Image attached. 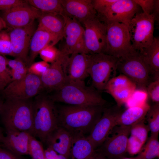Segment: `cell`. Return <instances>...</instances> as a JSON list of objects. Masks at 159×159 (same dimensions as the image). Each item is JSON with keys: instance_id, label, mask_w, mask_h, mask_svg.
Masks as SVG:
<instances>
[{"instance_id": "13", "label": "cell", "mask_w": 159, "mask_h": 159, "mask_svg": "<svg viewBox=\"0 0 159 159\" xmlns=\"http://www.w3.org/2000/svg\"><path fill=\"white\" fill-rule=\"evenodd\" d=\"M62 16L64 20L63 37L65 43L64 47L60 50L68 55L76 53L87 54L85 47L84 28L76 20Z\"/></svg>"}, {"instance_id": "43", "label": "cell", "mask_w": 159, "mask_h": 159, "mask_svg": "<svg viewBox=\"0 0 159 159\" xmlns=\"http://www.w3.org/2000/svg\"><path fill=\"white\" fill-rule=\"evenodd\" d=\"M0 159H24L22 155L16 154L0 147Z\"/></svg>"}, {"instance_id": "45", "label": "cell", "mask_w": 159, "mask_h": 159, "mask_svg": "<svg viewBox=\"0 0 159 159\" xmlns=\"http://www.w3.org/2000/svg\"><path fill=\"white\" fill-rule=\"evenodd\" d=\"M151 14H153L155 17V21L159 22V0H154L153 9Z\"/></svg>"}, {"instance_id": "2", "label": "cell", "mask_w": 159, "mask_h": 159, "mask_svg": "<svg viewBox=\"0 0 159 159\" xmlns=\"http://www.w3.org/2000/svg\"><path fill=\"white\" fill-rule=\"evenodd\" d=\"M54 102L81 106H104L106 101L92 86L86 85L84 81L66 80L60 88L49 95Z\"/></svg>"}, {"instance_id": "35", "label": "cell", "mask_w": 159, "mask_h": 159, "mask_svg": "<svg viewBox=\"0 0 159 159\" xmlns=\"http://www.w3.org/2000/svg\"><path fill=\"white\" fill-rule=\"evenodd\" d=\"M0 54L13 57L11 43L9 32H0Z\"/></svg>"}, {"instance_id": "28", "label": "cell", "mask_w": 159, "mask_h": 159, "mask_svg": "<svg viewBox=\"0 0 159 159\" xmlns=\"http://www.w3.org/2000/svg\"><path fill=\"white\" fill-rule=\"evenodd\" d=\"M28 3L42 13L64 14L62 0H28Z\"/></svg>"}, {"instance_id": "24", "label": "cell", "mask_w": 159, "mask_h": 159, "mask_svg": "<svg viewBox=\"0 0 159 159\" xmlns=\"http://www.w3.org/2000/svg\"><path fill=\"white\" fill-rule=\"evenodd\" d=\"M51 44L55 45L53 37L46 30L38 26L33 35L30 43L28 67L34 63L40 52L47 46Z\"/></svg>"}, {"instance_id": "17", "label": "cell", "mask_w": 159, "mask_h": 159, "mask_svg": "<svg viewBox=\"0 0 159 159\" xmlns=\"http://www.w3.org/2000/svg\"><path fill=\"white\" fill-rule=\"evenodd\" d=\"M137 87L133 82L121 74L111 78L104 90L112 96L117 105L120 107L126 103Z\"/></svg>"}, {"instance_id": "48", "label": "cell", "mask_w": 159, "mask_h": 159, "mask_svg": "<svg viewBox=\"0 0 159 159\" xmlns=\"http://www.w3.org/2000/svg\"><path fill=\"white\" fill-rule=\"evenodd\" d=\"M4 137L2 130L0 127V143H2Z\"/></svg>"}, {"instance_id": "46", "label": "cell", "mask_w": 159, "mask_h": 159, "mask_svg": "<svg viewBox=\"0 0 159 159\" xmlns=\"http://www.w3.org/2000/svg\"><path fill=\"white\" fill-rule=\"evenodd\" d=\"M90 159H108L101 153L98 152L96 150Z\"/></svg>"}, {"instance_id": "40", "label": "cell", "mask_w": 159, "mask_h": 159, "mask_svg": "<svg viewBox=\"0 0 159 159\" xmlns=\"http://www.w3.org/2000/svg\"><path fill=\"white\" fill-rule=\"evenodd\" d=\"M144 145L135 137H129L127 145V152L131 155H136L141 151Z\"/></svg>"}, {"instance_id": "8", "label": "cell", "mask_w": 159, "mask_h": 159, "mask_svg": "<svg viewBox=\"0 0 159 159\" xmlns=\"http://www.w3.org/2000/svg\"><path fill=\"white\" fill-rule=\"evenodd\" d=\"M107 25L106 48L105 54L119 58L135 50L127 26L115 22Z\"/></svg>"}, {"instance_id": "7", "label": "cell", "mask_w": 159, "mask_h": 159, "mask_svg": "<svg viewBox=\"0 0 159 159\" xmlns=\"http://www.w3.org/2000/svg\"><path fill=\"white\" fill-rule=\"evenodd\" d=\"M87 72L92 80V86L99 92L104 90L117 70L118 59L103 53L90 54Z\"/></svg>"}, {"instance_id": "25", "label": "cell", "mask_w": 159, "mask_h": 159, "mask_svg": "<svg viewBox=\"0 0 159 159\" xmlns=\"http://www.w3.org/2000/svg\"><path fill=\"white\" fill-rule=\"evenodd\" d=\"M72 135L71 159H90L95 150L92 143L86 136L83 135L74 134Z\"/></svg>"}, {"instance_id": "36", "label": "cell", "mask_w": 159, "mask_h": 159, "mask_svg": "<svg viewBox=\"0 0 159 159\" xmlns=\"http://www.w3.org/2000/svg\"><path fill=\"white\" fill-rule=\"evenodd\" d=\"M147 96L146 91L136 89L126 103L128 107L142 105L146 102Z\"/></svg>"}, {"instance_id": "5", "label": "cell", "mask_w": 159, "mask_h": 159, "mask_svg": "<svg viewBox=\"0 0 159 159\" xmlns=\"http://www.w3.org/2000/svg\"><path fill=\"white\" fill-rule=\"evenodd\" d=\"M155 19L152 14L137 13L128 27L132 46L135 50L143 54L152 43Z\"/></svg>"}, {"instance_id": "14", "label": "cell", "mask_w": 159, "mask_h": 159, "mask_svg": "<svg viewBox=\"0 0 159 159\" xmlns=\"http://www.w3.org/2000/svg\"><path fill=\"white\" fill-rule=\"evenodd\" d=\"M117 105L104 108L102 116L86 137L95 150L103 143L112 129L116 125V121L122 112Z\"/></svg>"}, {"instance_id": "27", "label": "cell", "mask_w": 159, "mask_h": 159, "mask_svg": "<svg viewBox=\"0 0 159 159\" xmlns=\"http://www.w3.org/2000/svg\"><path fill=\"white\" fill-rule=\"evenodd\" d=\"M144 62L149 69L150 73L154 79L159 78V38L154 37L151 44L142 54Z\"/></svg>"}, {"instance_id": "9", "label": "cell", "mask_w": 159, "mask_h": 159, "mask_svg": "<svg viewBox=\"0 0 159 159\" xmlns=\"http://www.w3.org/2000/svg\"><path fill=\"white\" fill-rule=\"evenodd\" d=\"M140 10V6L133 0H117L111 5L96 11L97 16L106 25L117 22L128 27L132 19Z\"/></svg>"}, {"instance_id": "49", "label": "cell", "mask_w": 159, "mask_h": 159, "mask_svg": "<svg viewBox=\"0 0 159 159\" xmlns=\"http://www.w3.org/2000/svg\"><path fill=\"white\" fill-rule=\"evenodd\" d=\"M5 86L0 78V93L5 87Z\"/></svg>"}, {"instance_id": "3", "label": "cell", "mask_w": 159, "mask_h": 159, "mask_svg": "<svg viewBox=\"0 0 159 159\" xmlns=\"http://www.w3.org/2000/svg\"><path fill=\"white\" fill-rule=\"evenodd\" d=\"M33 133L45 143L49 134L58 126L57 109L49 95L42 92L33 101Z\"/></svg>"}, {"instance_id": "34", "label": "cell", "mask_w": 159, "mask_h": 159, "mask_svg": "<svg viewBox=\"0 0 159 159\" xmlns=\"http://www.w3.org/2000/svg\"><path fill=\"white\" fill-rule=\"evenodd\" d=\"M60 53L59 49L56 48L54 45L51 44L43 49L39 54L43 61L52 64L57 59Z\"/></svg>"}, {"instance_id": "20", "label": "cell", "mask_w": 159, "mask_h": 159, "mask_svg": "<svg viewBox=\"0 0 159 159\" xmlns=\"http://www.w3.org/2000/svg\"><path fill=\"white\" fill-rule=\"evenodd\" d=\"M64 14L82 23L97 16L92 0H62Z\"/></svg>"}, {"instance_id": "18", "label": "cell", "mask_w": 159, "mask_h": 159, "mask_svg": "<svg viewBox=\"0 0 159 159\" xmlns=\"http://www.w3.org/2000/svg\"><path fill=\"white\" fill-rule=\"evenodd\" d=\"M57 59L50 65L47 71L40 77L43 90L54 91L61 87L66 80L64 63L67 55L60 51Z\"/></svg>"}, {"instance_id": "26", "label": "cell", "mask_w": 159, "mask_h": 159, "mask_svg": "<svg viewBox=\"0 0 159 159\" xmlns=\"http://www.w3.org/2000/svg\"><path fill=\"white\" fill-rule=\"evenodd\" d=\"M150 106L147 102L137 106L128 107L122 112L116 121V125L131 126L145 118Z\"/></svg>"}, {"instance_id": "23", "label": "cell", "mask_w": 159, "mask_h": 159, "mask_svg": "<svg viewBox=\"0 0 159 159\" xmlns=\"http://www.w3.org/2000/svg\"><path fill=\"white\" fill-rule=\"evenodd\" d=\"M38 19V26L44 29L52 36L55 44L63 38L65 23L62 16L42 13Z\"/></svg>"}, {"instance_id": "29", "label": "cell", "mask_w": 159, "mask_h": 159, "mask_svg": "<svg viewBox=\"0 0 159 159\" xmlns=\"http://www.w3.org/2000/svg\"><path fill=\"white\" fill-rule=\"evenodd\" d=\"M159 156L158 135H150L146 144L135 157L138 159H153Z\"/></svg>"}, {"instance_id": "15", "label": "cell", "mask_w": 159, "mask_h": 159, "mask_svg": "<svg viewBox=\"0 0 159 159\" xmlns=\"http://www.w3.org/2000/svg\"><path fill=\"white\" fill-rule=\"evenodd\" d=\"M37 28L34 21L26 26L9 29V31L13 57L22 60L28 67L30 43Z\"/></svg>"}, {"instance_id": "4", "label": "cell", "mask_w": 159, "mask_h": 159, "mask_svg": "<svg viewBox=\"0 0 159 159\" xmlns=\"http://www.w3.org/2000/svg\"><path fill=\"white\" fill-rule=\"evenodd\" d=\"M33 101L6 99L0 111L1 121L5 130L13 129L33 133Z\"/></svg>"}, {"instance_id": "30", "label": "cell", "mask_w": 159, "mask_h": 159, "mask_svg": "<svg viewBox=\"0 0 159 159\" xmlns=\"http://www.w3.org/2000/svg\"><path fill=\"white\" fill-rule=\"evenodd\" d=\"M7 60L12 82L21 80L27 75L28 67L22 60L18 58L14 59L7 58Z\"/></svg>"}, {"instance_id": "47", "label": "cell", "mask_w": 159, "mask_h": 159, "mask_svg": "<svg viewBox=\"0 0 159 159\" xmlns=\"http://www.w3.org/2000/svg\"><path fill=\"white\" fill-rule=\"evenodd\" d=\"M6 27L5 23L1 17L0 16V32Z\"/></svg>"}, {"instance_id": "33", "label": "cell", "mask_w": 159, "mask_h": 159, "mask_svg": "<svg viewBox=\"0 0 159 159\" xmlns=\"http://www.w3.org/2000/svg\"><path fill=\"white\" fill-rule=\"evenodd\" d=\"M42 143L36 139V138L30 135L29 150V155L32 159H45Z\"/></svg>"}, {"instance_id": "16", "label": "cell", "mask_w": 159, "mask_h": 159, "mask_svg": "<svg viewBox=\"0 0 159 159\" xmlns=\"http://www.w3.org/2000/svg\"><path fill=\"white\" fill-rule=\"evenodd\" d=\"M42 13L27 2L2 11L1 16L5 23L6 27L10 29L26 26L38 19Z\"/></svg>"}, {"instance_id": "39", "label": "cell", "mask_w": 159, "mask_h": 159, "mask_svg": "<svg viewBox=\"0 0 159 159\" xmlns=\"http://www.w3.org/2000/svg\"><path fill=\"white\" fill-rule=\"evenodd\" d=\"M146 91L151 100L155 103H159V78L149 83Z\"/></svg>"}, {"instance_id": "50", "label": "cell", "mask_w": 159, "mask_h": 159, "mask_svg": "<svg viewBox=\"0 0 159 159\" xmlns=\"http://www.w3.org/2000/svg\"><path fill=\"white\" fill-rule=\"evenodd\" d=\"M120 159H138L136 157L134 158H128L126 157H123Z\"/></svg>"}, {"instance_id": "42", "label": "cell", "mask_w": 159, "mask_h": 159, "mask_svg": "<svg viewBox=\"0 0 159 159\" xmlns=\"http://www.w3.org/2000/svg\"><path fill=\"white\" fill-rule=\"evenodd\" d=\"M141 7L143 13L147 15L150 14L153 9L154 0H133Z\"/></svg>"}, {"instance_id": "10", "label": "cell", "mask_w": 159, "mask_h": 159, "mask_svg": "<svg viewBox=\"0 0 159 159\" xmlns=\"http://www.w3.org/2000/svg\"><path fill=\"white\" fill-rule=\"evenodd\" d=\"M43 90L40 77L28 73L23 78L11 82L0 93L5 99L26 100L36 96Z\"/></svg>"}, {"instance_id": "31", "label": "cell", "mask_w": 159, "mask_h": 159, "mask_svg": "<svg viewBox=\"0 0 159 159\" xmlns=\"http://www.w3.org/2000/svg\"><path fill=\"white\" fill-rule=\"evenodd\" d=\"M148 126L150 135H158L159 132V103L150 106L147 115Z\"/></svg>"}, {"instance_id": "41", "label": "cell", "mask_w": 159, "mask_h": 159, "mask_svg": "<svg viewBox=\"0 0 159 159\" xmlns=\"http://www.w3.org/2000/svg\"><path fill=\"white\" fill-rule=\"evenodd\" d=\"M27 3V0H0V11H6Z\"/></svg>"}, {"instance_id": "37", "label": "cell", "mask_w": 159, "mask_h": 159, "mask_svg": "<svg viewBox=\"0 0 159 159\" xmlns=\"http://www.w3.org/2000/svg\"><path fill=\"white\" fill-rule=\"evenodd\" d=\"M7 59L5 56L0 54V78L5 87L12 82Z\"/></svg>"}, {"instance_id": "22", "label": "cell", "mask_w": 159, "mask_h": 159, "mask_svg": "<svg viewBox=\"0 0 159 159\" xmlns=\"http://www.w3.org/2000/svg\"><path fill=\"white\" fill-rule=\"evenodd\" d=\"M72 135L63 127L58 126L48 135L45 144L57 153L68 159L70 157V148Z\"/></svg>"}, {"instance_id": "19", "label": "cell", "mask_w": 159, "mask_h": 159, "mask_svg": "<svg viewBox=\"0 0 159 159\" xmlns=\"http://www.w3.org/2000/svg\"><path fill=\"white\" fill-rule=\"evenodd\" d=\"M90 54L76 53L68 56L64 62L66 80L73 81H84L89 75L87 72Z\"/></svg>"}, {"instance_id": "1", "label": "cell", "mask_w": 159, "mask_h": 159, "mask_svg": "<svg viewBox=\"0 0 159 159\" xmlns=\"http://www.w3.org/2000/svg\"><path fill=\"white\" fill-rule=\"evenodd\" d=\"M104 107L105 106H62L57 109L58 125L72 135L85 136L89 134L100 118Z\"/></svg>"}, {"instance_id": "21", "label": "cell", "mask_w": 159, "mask_h": 159, "mask_svg": "<svg viewBox=\"0 0 159 159\" xmlns=\"http://www.w3.org/2000/svg\"><path fill=\"white\" fill-rule=\"evenodd\" d=\"M5 130L6 135L2 143L6 149L19 155H29V142L31 135L13 129Z\"/></svg>"}, {"instance_id": "6", "label": "cell", "mask_w": 159, "mask_h": 159, "mask_svg": "<svg viewBox=\"0 0 159 159\" xmlns=\"http://www.w3.org/2000/svg\"><path fill=\"white\" fill-rule=\"evenodd\" d=\"M117 70L131 80L140 89L146 91L150 73L142 54L139 52L134 50L118 58Z\"/></svg>"}, {"instance_id": "38", "label": "cell", "mask_w": 159, "mask_h": 159, "mask_svg": "<svg viewBox=\"0 0 159 159\" xmlns=\"http://www.w3.org/2000/svg\"><path fill=\"white\" fill-rule=\"evenodd\" d=\"M50 65L44 61L34 62L28 68V73L41 77L49 68Z\"/></svg>"}, {"instance_id": "52", "label": "cell", "mask_w": 159, "mask_h": 159, "mask_svg": "<svg viewBox=\"0 0 159 159\" xmlns=\"http://www.w3.org/2000/svg\"><path fill=\"white\" fill-rule=\"evenodd\" d=\"M1 145L0 144V147H1Z\"/></svg>"}, {"instance_id": "44", "label": "cell", "mask_w": 159, "mask_h": 159, "mask_svg": "<svg viewBox=\"0 0 159 159\" xmlns=\"http://www.w3.org/2000/svg\"><path fill=\"white\" fill-rule=\"evenodd\" d=\"M44 153L45 159H68L64 155L57 153L49 147L44 150Z\"/></svg>"}, {"instance_id": "12", "label": "cell", "mask_w": 159, "mask_h": 159, "mask_svg": "<svg viewBox=\"0 0 159 159\" xmlns=\"http://www.w3.org/2000/svg\"><path fill=\"white\" fill-rule=\"evenodd\" d=\"M82 24L85 27L84 38L87 54L105 53L106 48L107 25L97 16Z\"/></svg>"}, {"instance_id": "51", "label": "cell", "mask_w": 159, "mask_h": 159, "mask_svg": "<svg viewBox=\"0 0 159 159\" xmlns=\"http://www.w3.org/2000/svg\"><path fill=\"white\" fill-rule=\"evenodd\" d=\"M3 102L0 100V111L3 104Z\"/></svg>"}, {"instance_id": "32", "label": "cell", "mask_w": 159, "mask_h": 159, "mask_svg": "<svg viewBox=\"0 0 159 159\" xmlns=\"http://www.w3.org/2000/svg\"><path fill=\"white\" fill-rule=\"evenodd\" d=\"M145 119L131 127L130 134L138 140L143 145L147 140L149 131L147 125L145 123Z\"/></svg>"}, {"instance_id": "11", "label": "cell", "mask_w": 159, "mask_h": 159, "mask_svg": "<svg viewBox=\"0 0 159 159\" xmlns=\"http://www.w3.org/2000/svg\"><path fill=\"white\" fill-rule=\"evenodd\" d=\"M131 126L116 125L102 144L95 150L108 159H120L127 153Z\"/></svg>"}]
</instances>
